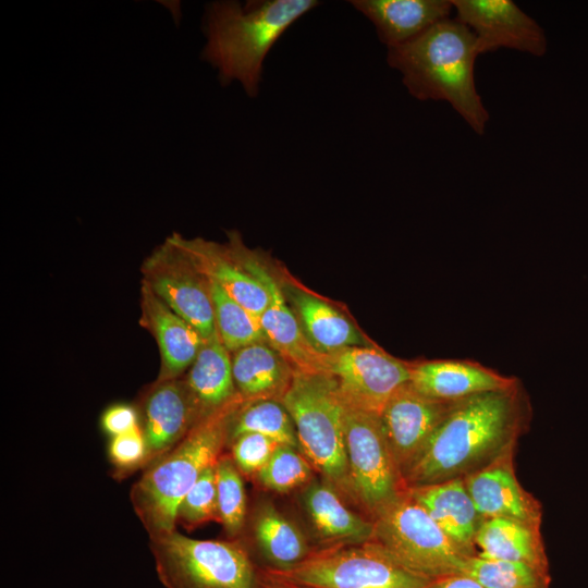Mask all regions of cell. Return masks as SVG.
Here are the masks:
<instances>
[{
  "mask_svg": "<svg viewBox=\"0 0 588 588\" xmlns=\"http://www.w3.org/2000/svg\"><path fill=\"white\" fill-rule=\"evenodd\" d=\"M531 420L518 379L503 390L460 400L404 475L406 488L464 479L515 450Z\"/></svg>",
  "mask_w": 588,
  "mask_h": 588,
  "instance_id": "obj_1",
  "label": "cell"
},
{
  "mask_svg": "<svg viewBox=\"0 0 588 588\" xmlns=\"http://www.w3.org/2000/svg\"><path fill=\"white\" fill-rule=\"evenodd\" d=\"M478 56L474 33L450 17L388 49L387 62L401 73L414 98L448 102L476 134L483 135L490 114L476 88Z\"/></svg>",
  "mask_w": 588,
  "mask_h": 588,
  "instance_id": "obj_2",
  "label": "cell"
},
{
  "mask_svg": "<svg viewBox=\"0 0 588 588\" xmlns=\"http://www.w3.org/2000/svg\"><path fill=\"white\" fill-rule=\"evenodd\" d=\"M319 4L316 0L213 1L206 5L201 58L218 70L222 85L240 82L256 97L264 61L285 30Z\"/></svg>",
  "mask_w": 588,
  "mask_h": 588,
  "instance_id": "obj_3",
  "label": "cell"
},
{
  "mask_svg": "<svg viewBox=\"0 0 588 588\" xmlns=\"http://www.w3.org/2000/svg\"><path fill=\"white\" fill-rule=\"evenodd\" d=\"M244 403L237 393L200 419L172 450L150 464L133 486L131 500L150 539L176 530L181 501L204 470L223 454L232 417Z\"/></svg>",
  "mask_w": 588,
  "mask_h": 588,
  "instance_id": "obj_4",
  "label": "cell"
},
{
  "mask_svg": "<svg viewBox=\"0 0 588 588\" xmlns=\"http://www.w3.org/2000/svg\"><path fill=\"white\" fill-rule=\"evenodd\" d=\"M280 402L292 417L301 452L351 504L344 403L334 379L327 372L294 371Z\"/></svg>",
  "mask_w": 588,
  "mask_h": 588,
  "instance_id": "obj_5",
  "label": "cell"
},
{
  "mask_svg": "<svg viewBox=\"0 0 588 588\" xmlns=\"http://www.w3.org/2000/svg\"><path fill=\"white\" fill-rule=\"evenodd\" d=\"M167 588H261L260 566L241 540H199L174 530L150 539Z\"/></svg>",
  "mask_w": 588,
  "mask_h": 588,
  "instance_id": "obj_6",
  "label": "cell"
},
{
  "mask_svg": "<svg viewBox=\"0 0 588 588\" xmlns=\"http://www.w3.org/2000/svg\"><path fill=\"white\" fill-rule=\"evenodd\" d=\"M371 541L408 571L433 580L461 575L468 559L406 491L373 519Z\"/></svg>",
  "mask_w": 588,
  "mask_h": 588,
  "instance_id": "obj_7",
  "label": "cell"
},
{
  "mask_svg": "<svg viewBox=\"0 0 588 588\" xmlns=\"http://www.w3.org/2000/svg\"><path fill=\"white\" fill-rule=\"evenodd\" d=\"M343 403L350 502L372 520L407 488L387 443L379 414Z\"/></svg>",
  "mask_w": 588,
  "mask_h": 588,
  "instance_id": "obj_8",
  "label": "cell"
},
{
  "mask_svg": "<svg viewBox=\"0 0 588 588\" xmlns=\"http://www.w3.org/2000/svg\"><path fill=\"white\" fill-rule=\"evenodd\" d=\"M274 574L314 588H422L430 581L402 566L371 540L317 547L296 567Z\"/></svg>",
  "mask_w": 588,
  "mask_h": 588,
  "instance_id": "obj_9",
  "label": "cell"
},
{
  "mask_svg": "<svg viewBox=\"0 0 588 588\" xmlns=\"http://www.w3.org/2000/svg\"><path fill=\"white\" fill-rule=\"evenodd\" d=\"M142 272L143 283L204 339L217 332L209 282L172 243L166 240L158 246Z\"/></svg>",
  "mask_w": 588,
  "mask_h": 588,
  "instance_id": "obj_10",
  "label": "cell"
},
{
  "mask_svg": "<svg viewBox=\"0 0 588 588\" xmlns=\"http://www.w3.org/2000/svg\"><path fill=\"white\" fill-rule=\"evenodd\" d=\"M326 372L335 381L342 400L380 414L389 399L409 381V362L376 346H352L326 355Z\"/></svg>",
  "mask_w": 588,
  "mask_h": 588,
  "instance_id": "obj_11",
  "label": "cell"
},
{
  "mask_svg": "<svg viewBox=\"0 0 588 588\" xmlns=\"http://www.w3.org/2000/svg\"><path fill=\"white\" fill-rule=\"evenodd\" d=\"M229 245L240 264L268 292L269 303L259 315L267 343L292 366L294 371L326 372V355L319 353L306 338L280 283L266 269L258 255L243 244L238 233H229Z\"/></svg>",
  "mask_w": 588,
  "mask_h": 588,
  "instance_id": "obj_12",
  "label": "cell"
},
{
  "mask_svg": "<svg viewBox=\"0 0 588 588\" xmlns=\"http://www.w3.org/2000/svg\"><path fill=\"white\" fill-rule=\"evenodd\" d=\"M454 19L475 35L479 53L501 48L542 57L548 38L541 25L511 0H452Z\"/></svg>",
  "mask_w": 588,
  "mask_h": 588,
  "instance_id": "obj_13",
  "label": "cell"
},
{
  "mask_svg": "<svg viewBox=\"0 0 588 588\" xmlns=\"http://www.w3.org/2000/svg\"><path fill=\"white\" fill-rule=\"evenodd\" d=\"M458 401L428 397L407 382L385 403L379 418L403 480L405 473Z\"/></svg>",
  "mask_w": 588,
  "mask_h": 588,
  "instance_id": "obj_14",
  "label": "cell"
},
{
  "mask_svg": "<svg viewBox=\"0 0 588 588\" xmlns=\"http://www.w3.org/2000/svg\"><path fill=\"white\" fill-rule=\"evenodd\" d=\"M203 418L186 380L177 378L157 382L144 405L145 465L152 464L172 450Z\"/></svg>",
  "mask_w": 588,
  "mask_h": 588,
  "instance_id": "obj_15",
  "label": "cell"
},
{
  "mask_svg": "<svg viewBox=\"0 0 588 588\" xmlns=\"http://www.w3.org/2000/svg\"><path fill=\"white\" fill-rule=\"evenodd\" d=\"M514 453L511 450L464 478L465 487L485 519L503 517L541 525L542 505L518 481Z\"/></svg>",
  "mask_w": 588,
  "mask_h": 588,
  "instance_id": "obj_16",
  "label": "cell"
},
{
  "mask_svg": "<svg viewBox=\"0 0 588 588\" xmlns=\"http://www.w3.org/2000/svg\"><path fill=\"white\" fill-rule=\"evenodd\" d=\"M180 249L209 281L233 299L259 316L269 303L265 286L237 260L229 243L221 245L200 237L186 238L173 233L167 238Z\"/></svg>",
  "mask_w": 588,
  "mask_h": 588,
  "instance_id": "obj_17",
  "label": "cell"
},
{
  "mask_svg": "<svg viewBox=\"0 0 588 588\" xmlns=\"http://www.w3.org/2000/svg\"><path fill=\"white\" fill-rule=\"evenodd\" d=\"M301 505L317 538V547L363 543L371 540L373 523L328 480L315 477L301 489Z\"/></svg>",
  "mask_w": 588,
  "mask_h": 588,
  "instance_id": "obj_18",
  "label": "cell"
},
{
  "mask_svg": "<svg viewBox=\"0 0 588 588\" xmlns=\"http://www.w3.org/2000/svg\"><path fill=\"white\" fill-rule=\"evenodd\" d=\"M409 367L408 383L419 393L441 401H457L503 390L518 380L477 362L464 359L409 362Z\"/></svg>",
  "mask_w": 588,
  "mask_h": 588,
  "instance_id": "obj_19",
  "label": "cell"
},
{
  "mask_svg": "<svg viewBox=\"0 0 588 588\" xmlns=\"http://www.w3.org/2000/svg\"><path fill=\"white\" fill-rule=\"evenodd\" d=\"M142 322L159 347L161 368L157 382L177 379L196 359L204 338L145 283L142 285Z\"/></svg>",
  "mask_w": 588,
  "mask_h": 588,
  "instance_id": "obj_20",
  "label": "cell"
},
{
  "mask_svg": "<svg viewBox=\"0 0 588 588\" xmlns=\"http://www.w3.org/2000/svg\"><path fill=\"white\" fill-rule=\"evenodd\" d=\"M407 491L463 554L468 558L478 554L475 540L485 518L476 509L463 479L408 488Z\"/></svg>",
  "mask_w": 588,
  "mask_h": 588,
  "instance_id": "obj_21",
  "label": "cell"
},
{
  "mask_svg": "<svg viewBox=\"0 0 588 588\" xmlns=\"http://www.w3.org/2000/svg\"><path fill=\"white\" fill-rule=\"evenodd\" d=\"M388 49L401 46L452 17V0H352Z\"/></svg>",
  "mask_w": 588,
  "mask_h": 588,
  "instance_id": "obj_22",
  "label": "cell"
},
{
  "mask_svg": "<svg viewBox=\"0 0 588 588\" xmlns=\"http://www.w3.org/2000/svg\"><path fill=\"white\" fill-rule=\"evenodd\" d=\"M252 532L260 567L274 573L291 571L317 548L299 526L270 501L256 506Z\"/></svg>",
  "mask_w": 588,
  "mask_h": 588,
  "instance_id": "obj_23",
  "label": "cell"
},
{
  "mask_svg": "<svg viewBox=\"0 0 588 588\" xmlns=\"http://www.w3.org/2000/svg\"><path fill=\"white\" fill-rule=\"evenodd\" d=\"M475 543L483 558L523 563L550 576L541 525L503 517L487 518L478 529Z\"/></svg>",
  "mask_w": 588,
  "mask_h": 588,
  "instance_id": "obj_24",
  "label": "cell"
},
{
  "mask_svg": "<svg viewBox=\"0 0 588 588\" xmlns=\"http://www.w3.org/2000/svg\"><path fill=\"white\" fill-rule=\"evenodd\" d=\"M284 294L306 338L319 353L330 355L367 345L360 331L328 302L293 285Z\"/></svg>",
  "mask_w": 588,
  "mask_h": 588,
  "instance_id": "obj_25",
  "label": "cell"
},
{
  "mask_svg": "<svg viewBox=\"0 0 588 588\" xmlns=\"http://www.w3.org/2000/svg\"><path fill=\"white\" fill-rule=\"evenodd\" d=\"M232 372L236 392L246 401H281L294 369L267 342L244 346L232 353Z\"/></svg>",
  "mask_w": 588,
  "mask_h": 588,
  "instance_id": "obj_26",
  "label": "cell"
},
{
  "mask_svg": "<svg viewBox=\"0 0 588 588\" xmlns=\"http://www.w3.org/2000/svg\"><path fill=\"white\" fill-rule=\"evenodd\" d=\"M185 380L203 417L213 413L237 394L232 372V356L217 332L204 339Z\"/></svg>",
  "mask_w": 588,
  "mask_h": 588,
  "instance_id": "obj_27",
  "label": "cell"
},
{
  "mask_svg": "<svg viewBox=\"0 0 588 588\" xmlns=\"http://www.w3.org/2000/svg\"><path fill=\"white\" fill-rule=\"evenodd\" d=\"M247 432L260 433L299 450L294 422L280 401L259 400L244 403L232 417L229 444Z\"/></svg>",
  "mask_w": 588,
  "mask_h": 588,
  "instance_id": "obj_28",
  "label": "cell"
},
{
  "mask_svg": "<svg viewBox=\"0 0 588 588\" xmlns=\"http://www.w3.org/2000/svg\"><path fill=\"white\" fill-rule=\"evenodd\" d=\"M208 280V279H207ZM216 331L230 353L258 342H267L259 316L209 281Z\"/></svg>",
  "mask_w": 588,
  "mask_h": 588,
  "instance_id": "obj_29",
  "label": "cell"
},
{
  "mask_svg": "<svg viewBox=\"0 0 588 588\" xmlns=\"http://www.w3.org/2000/svg\"><path fill=\"white\" fill-rule=\"evenodd\" d=\"M461 575L470 577L485 588H550L551 577L517 562L468 558Z\"/></svg>",
  "mask_w": 588,
  "mask_h": 588,
  "instance_id": "obj_30",
  "label": "cell"
},
{
  "mask_svg": "<svg viewBox=\"0 0 588 588\" xmlns=\"http://www.w3.org/2000/svg\"><path fill=\"white\" fill-rule=\"evenodd\" d=\"M215 469L218 522L230 538H235L244 529L247 515L242 474L229 454L218 458Z\"/></svg>",
  "mask_w": 588,
  "mask_h": 588,
  "instance_id": "obj_31",
  "label": "cell"
},
{
  "mask_svg": "<svg viewBox=\"0 0 588 588\" xmlns=\"http://www.w3.org/2000/svg\"><path fill=\"white\" fill-rule=\"evenodd\" d=\"M315 474L313 465L301 450L280 444L254 478L267 491L289 493L305 487L315 478Z\"/></svg>",
  "mask_w": 588,
  "mask_h": 588,
  "instance_id": "obj_32",
  "label": "cell"
},
{
  "mask_svg": "<svg viewBox=\"0 0 588 588\" xmlns=\"http://www.w3.org/2000/svg\"><path fill=\"white\" fill-rule=\"evenodd\" d=\"M215 466L216 464L204 470L180 503L176 522L186 529H193L213 519L218 522Z\"/></svg>",
  "mask_w": 588,
  "mask_h": 588,
  "instance_id": "obj_33",
  "label": "cell"
},
{
  "mask_svg": "<svg viewBox=\"0 0 588 588\" xmlns=\"http://www.w3.org/2000/svg\"><path fill=\"white\" fill-rule=\"evenodd\" d=\"M231 457L242 475L255 477L281 443L256 432L238 436L231 443Z\"/></svg>",
  "mask_w": 588,
  "mask_h": 588,
  "instance_id": "obj_34",
  "label": "cell"
},
{
  "mask_svg": "<svg viewBox=\"0 0 588 588\" xmlns=\"http://www.w3.org/2000/svg\"><path fill=\"white\" fill-rule=\"evenodd\" d=\"M109 456L119 470L127 471L145 465L147 446L139 427L115 437L109 445Z\"/></svg>",
  "mask_w": 588,
  "mask_h": 588,
  "instance_id": "obj_35",
  "label": "cell"
},
{
  "mask_svg": "<svg viewBox=\"0 0 588 588\" xmlns=\"http://www.w3.org/2000/svg\"><path fill=\"white\" fill-rule=\"evenodd\" d=\"M101 425L111 437L123 434L138 427L137 414L130 405H114L103 413Z\"/></svg>",
  "mask_w": 588,
  "mask_h": 588,
  "instance_id": "obj_36",
  "label": "cell"
},
{
  "mask_svg": "<svg viewBox=\"0 0 588 588\" xmlns=\"http://www.w3.org/2000/svg\"><path fill=\"white\" fill-rule=\"evenodd\" d=\"M422 588H485L475 579L464 575H453L430 580Z\"/></svg>",
  "mask_w": 588,
  "mask_h": 588,
  "instance_id": "obj_37",
  "label": "cell"
},
{
  "mask_svg": "<svg viewBox=\"0 0 588 588\" xmlns=\"http://www.w3.org/2000/svg\"><path fill=\"white\" fill-rule=\"evenodd\" d=\"M261 588H314L303 584L294 583L278 574L260 567Z\"/></svg>",
  "mask_w": 588,
  "mask_h": 588,
  "instance_id": "obj_38",
  "label": "cell"
}]
</instances>
